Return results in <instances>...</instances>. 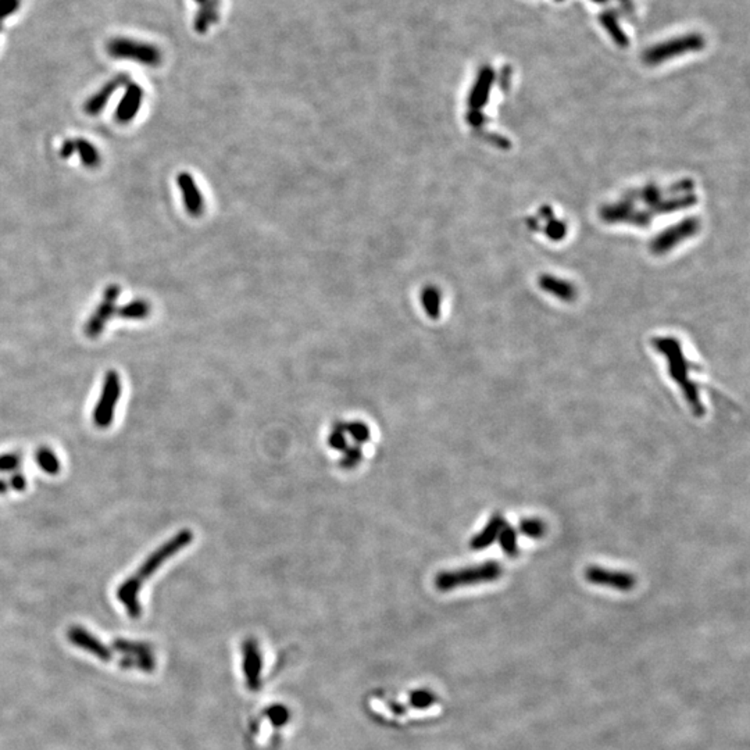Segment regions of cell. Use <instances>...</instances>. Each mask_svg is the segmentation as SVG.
<instances>
[{
  "mask_svg": "<svg viewBox=\"0 0 750 750\" xmlns=\"http://www.w3.org/2000/svg\"><path fill=\"white\" fill-rule=\"evenodd\" d=\"M421 303L425 310V313L432 318L437 320L441 315V294L434 287H427L421 294Z\"/></svg>",
  "mask_w": 750,
  "mask_h": 750,
  "instance_id": "obj_23",
  "label": "cell"
},
{
  "mask_svg": "<svg viewBox=\"0 0 750 750\" xmlns=\"http://www.w3.org/2000/svg\"><path fill=\"white\" fill-rule=\"evenodd\" d=\"M697 228H699V221L693 219L675 225L671 229L657 236V239L652 243V250L659 254L666 253L669 252V249H671L676 243H679L682 239L692 236L697 231Z\"/></svg>",
  "mask_w": 750,
  "mask_h": 750,
  "instance_id": "obj_15",
  "label": "cell"
},
{
  "mask_svg": "<svg viewBox=\"0 0 750 750\" xmlns=\"http://www.w3.org/2000/svg\"><path fill=\"white\" fill-rule=\"evenodd\" d=\"M20 463H21V457L17 453L1 454L0 456V471H3V472L14 471V470H17L20 467Z\"/></svg>",
  "mask_w": 750,
  "mask_h": 750,
  "instance_id": "obj_28",
  "label": "cell"
},
{
  "mask_svg": "<svg viewBox=\"0 0 750 750\" xmlns=\"http://www.w3.org/2000/svg\"><path fill=\"white\" fill-rule=\"evenodd\" d=\"M111 649L113 652H118L125 657L134 659L138 663L139 670L144 673H151L156 669V659L151 646L146 642L117 638L113 641Z\"/></svg>",
  "mask_w": 750,
  "mask_h": 750,
  "instance_id": "obj_9",
  "label": "cell"
},
{
  "mask_svg": "<svg viewBox=\"0 0 750 750\" xmlns=\"http://www.w3.org/2000/svg\"><path fill=\"white\" fill-rule=\"evenodd\" d=\"M706 41L700 34L692 32L682 36H678L674 39L666 41L663 43H659L653 48H649L643 53V62L649 66L660 64L671 57H676L685 53L690 52H699L704 48Z\"/></svg>",
  "mask_w": 750,
  "mask_h": 750,
  "instance_id": "obj_5",
  "label": "cell"
},
{
  "mask_svg": "<svg viewBox=\"0 0 750 750\" xmlns=\"http://www.w3.org/2000/svg\"><path fill=\"white\" fill-rule=\"evenodd\" d=\"M121 295V288L117 284L109 285L104 292L102 301L97 304L95 311L90 314L85 324V335L89 338H97L109 324V321L116 315L117 300Z\"/></svg>",
  "mask_w": 750,
  "mask_h": 750,
  "instance_id": "obj_7",
  "label": "cell"
},
{
  "mask_svg": "<svg viewBox=\"0 0 750 750\" xmlns=\"http://www.w3.org/2000/svg\"><path fill=\"white\" fill-rule=\"evenodd\" d=\"M75 153L86 168H97L102 164V156L97 148L83 138H74Z\"/></svg>",
  "mask_w": 750,
  "mask_h": 750,
  "instance_id": "obj_18",
  "label": "cell"
},
{
  "mask_svg": "<svg viewBox=\"0 0 750 750\" xmlns=\"http://www.w3.org/2000/svg\"><path fill=\"white\" fill-rule=\"evenodd\" d=\"M21 0H0V21L8 18L20 8Z\"/></svg>",
  "mask_w": 750,
  "mask_h": 750,
  "instance_id": "obj_29",
  "label": "cell"
},
{
  "mask_svg": "<svg viewBox=\"0 0 750 750\" xmlns=\"http://www.w3.org/2000/svg\"><path fill=\"white\" fill-rule=\"evenodd\" d=\"M600 24L603 25V28L607 31V34L610 35V38L613 39V42L620 46V48H628L629 46V38L628 35L622 31L620 22H618V17L615 15L614 11L611 10H604L599 14Z\"/></svg>",
  "mask_w": 750,
  "mask_h": 750,
  "instance_id": "obj_17",
  "label": "cell"
},
{
  "mask_svg": "<svg viewBox=\"0 0 750 750\" xmlns=\"http://www.w3.org/2000/svg\"><path fill=\"white\" fill-rule=\"evenodd\" d=\"M498 540H499L500 547L505 552V554H507L510 557L519 556V553H520L519 538H517V531H516L514 526H512L509 523L505 525L502 528L500 533H499Z\"/></svg>",
  "mask_w": 750,
  "mask_h": 750,
  "instance_id": "obj_21",
  "label": "cell"
},
{
  "mask_svg": "<svg viewBox=\"0 0 750 750\" xmlns=\"http://www.w3.org/2000/svg\"><path fill=\"white\" fill-rule=\"evenodd\" d=\"M345 423H336L332 428V432L328 437V444L331 448L336 450H345L348 448L345 438Z\"/></svg>",
  "mask_w": 750,
  "mask_h": 750,
  "instance_id": "obj_26",
  "label": "cell"
},
{
  "mask_svg": "<svg viewBox=\"0 0 750 750\" xmlns=\"http://www.w3.org/2000/svg\"><path fill=\"white\" fill-rule=\"evenodd\" d=\"M585 578L594 585L613 588L621 592H629L636 587V578L627 571H615L599 566H589L585 570Z\"/></svg>",
  "mask_w": 750,
  "mask_h": 750,
  "instance_id": "obj_8",
  "label": "cell"
},
{
  "mask_svg": "<svg viewBox=\"0 0 750 750\" xmlns=\"http://www.w3.org/2000/svg\"><path fill=\"white\" fill-rule=\"evenodd\" d=\"M510 75H512V69L509 66L503 67V71H502V78H500V86L502 89H507L509 86V82H510Z\"/></svg>",
  "mask_w": 750,
  "mask_h": 750,
  "instance_id": "obj_33",
  "label": "cell"
},
{
  "mask_svg": "<svg viewBox=\"0 0 750 750\" xmlns=\"http://www.w3.org/2000/svg\"><path fill=\"white\" fill-rule=\"evenodd\" d=\"M592 1H595V3H599V4H603V3H607L608 0H592Z\"/></svg>",
  "mask_w": 750,
  "mask_h": 750,
  "instance_id": "obj_35",
  "label": "cell"
},
{
  "mask_svg": "<svg viewBox=\"0 0 750 750\" xmlns=\"http://www.w3.org/2000/svg\"><path fill=\"white\" fill-rule=\"evenodd\" d=\"M192 540H193V532L191 529H182L177 532L174 536H171L167 542H164L150 554L132 577H130L120 585L116 596L123 603V606L125 607L131 618L138 620L142 615L139 592L142 589L144 582L150 578L170 557L175 556L182 549L189 546Z\"/></svg>",
  "mask_w": 750,
  "mask_h": 750,
  "instance_id": "obj_1",
  "label": "cell"
},
{
  "mask_svg": "<svg viewBox=\"0 0 750 750\" xmlns=\"http://www.w3.org/2000/svg\"><path fill=\"white\" fill-rule=\"evenodd\" d=\"M74 153V139H73V138H69V139H66V141L63 142V145H62V148H60L59 154H60V157H63V158H70Z\"/></svg>",
  "mask_w": 750,
  "mask_h": 750,
  "instance_id": "obj_31",
  "label": "cell"
},
{
  "mask_svg": "<svg viewBox=\"0 0 750 750\" xmlns=\"http://www.w3.org/2000/svg\"><path fill=\"white\" fill-rule=\"evenodd\" d=\"M506 524L507 521L500 513H493L488 524L485 525L475 536L471 538L470 549L479 552V550L489 547L495 540H498L502 528Z\"/></svg>",
  "mask_w": 750,
  "mask_h": 750,
  "instance_id": "obj_16",
  "label": "cell"
},
{
  "mask_svg": "<svg viewBox=\"0 0 750 750\" xmlns=\"http://www.w3.org/2000/svg\"><path fill=\"white\" fill-rule=\"evenodd\" d=\"M540 287L543 291L553 294L554 296L563 300H573L575 298V289L568 282L556 280L553 277H542L540 278Z\"/></svg>",
  "mask_w": 750,
  "mask_h": 750,
  "instance_id": "obj_20",
  "label": "cell"
},
{
  "mask_svg": "<svg viewBox=\"0 0 750 750\" xmlns=\"http://www.w3.org/2000/svg\"><path fill=\"white\" fill-rule=\"evenodd\" d=\"M35 460H36V464L49 475H56L59 474L62 465H60V461L57 458V456L55 454V451L49 448H39L35 453Z\"/></svg>",
  "mask_w": 750,
  "mask_h": 750,
  "instance_id": "obj_22",
  "label": "cell"
},
{
  "mask_svg": "<svg viewBox=\"0 0 750 750\" xmlns=\"http://www.w3.org/2000/svg\"><path fill=\"white\" fill-rule=\"evenodd\" d=\"M556 1H563V0H556Z\"/></svg>",
  "mask_w": 750,
  "mask_h": 750,
  "instance_id": "obj_36",
  "label": "cell"
},
{
  "mask_svg": "<svg viewBox=\"0 0 750 750\" xmlns=\"http://www.w3.org/2000/svg\"><path fill=\"white\" fill-rule=\"evenodd\" d=\"M130 82H131V78H130V75L125 74V73H121V74L113 76L110 81H107L96 93H93L85 102L83 111L88 116L100 114L104 110L106 104L110 102V99L114 95V92L118 90L123 86H127Z\"/></svg>",
  "mask_w": 750,
  "mask_h": 750,
  "instance_id": "obj_11",
  "label": "cell"
},
{
  "mask_svg": "<svg viewBox=\"0 0 750 750\" xmlns=\"http://www.w3.org/2000/svg\"><path fill=\"white\" fill-rule=\"evenodd\" d=\"M121 396V379L114 370L104 375L100 397L93 410V423L99 428H109L114 420L116 406Z\"/></svg>",
  "mask_w": 750,
  "mask_h": 750,
  "instance_id": "obj_6",
  "label": "cell"
},
{
  "mask_svg": "<svg viewBox=\"0 0 750 750\" xmlns=\"http://www.w3.org/2000/svg\"><path fill=\"white\" fill-rule=\"evenodd\" d=\"M622 1H627V0H622Z\"/></svg>",
  "mask_w": 750,
  "mask_h": 750,
  "instance_id": "obj_37",
  "label": "cell"
},
{
  "mask_svg": "<svg viewBox=\"0 0 750 750\" xmlns=\"http://www.w3.org/2000/svg\"><path fill=\"white\" fill-rule=\"evenodd\" d=\"M345 431L350 434V437L357 442V444H364L370 439V428L367 424L362 423V421H352V423H345Z\"/></svg>",
  "mask_w": 750,
  "mask_h": 750,
  "instance_id": "obj_25",
  "label": "cell"
},
{
  "mask_svg": "<svg viewBox=\"0 0 750 750\" xmlns=\"http://www.w3.org/2000/svg\"><path fill=\"white\" fill-rule=\"evenodd\" d=\"M566 233V225L563 223H553V224L549 225V236L553 238V239H560L563 238V235Z\"/></svg>",
  "mask_w": 750,
  "mask_h": 750,
  "instance_id": "obj_32",
  "label": "cell"
},
{
  "mask_svg": "<svg viewBox=\"0 0 750 750\" xmlns=\"http://www.w3.org/2000/svg\"><path fill=\"white\" fill-rule=\"evenodd\" d=\"M177 184L182 195L185 210L192 217H199L203 213L205 202H203V196L196 181L189 172H181L177 177Z\"/></svg>",
  "mask_w": 750,
  "mask_h": 750,
  "instance_id": "obj_13",
  "label": "cell"
},
{
  "mask_svg": "<svg viewBox=\"0 0 750 750\" xmlns=\"http://www.w3.org/2000/svg\"><path fill=\"white\" fill-rule=\"evenodd\" d=\"M144 96H145V92H144L142 86L135 83V82H130L125 86V93L121 97V100H120V103H118V106L116 109L114 120L118 124L131 123L137 117L138 111L141 110V106H142V102H144Z\"/></svg>",
  "mask_w": 750,
  "mask_h": 750,
  "instance_id": "obj_12",
  "label": "cell"
},
{
  "mask_svg": "<svg viewBox=\"0 0 750 750\" xmlns=\"http://www.w3.org/2000/svg\"><path fill=\"white\" fill-rule=\"evenodd\" d=\"M495 78H496V73L491 66H484L479 70L477 79L474 82V86L470 92V96H468V106L471 111H479V109H482L486 104Z\"/></svg>",
  "mask_w": 750,
  "mask_h": 750,
  "instance_id": "obj_14",
  "label": "cell"
},
{
  "mask_svg": "<svg viewBox=\"0 0 750 750\" xmlns=\"http://www.w3.org/2000/svg\"><path fill=\"white\" fill-rule=\"evenodd\" d=\"M107 53L113 59L132 60L146 67H157L163 60L161 52L154 45L124 36L109 41Z\"/></svg>",
  "mask_w": 750,
  "mask_h": 750,
  "instance_id": "obj_4",
  "label": "cell"
},
{
  "mask_svg": "<svg viewBox=\"0 0 750 750\" xmlns=\"http://www.w3.org/2000/svg\"><path fill=\"white\" fill-rule=\"evenodd\" d=\"M67 638L74 646L93 655L96 659L104 663H109L114 659L111 648L106 646L99 638H96L93 634L79 625H73L69 628Z\"/></svg>",
  "mask_w": 750,
  "mask_h": 750,
  "instance_id": "obj_10",
  "label": "cell"
},
{
  "mask_svg": "<svg viewBox=\"0 0 750 750\" xmlns=\"http://www.w3.org/2000/svg\"><path fill=\"white\" fill-rule=\"evenodd\" d=\"M10 485L15 491H24L27 488V479H25V477L22 474L15 472L10 478Z\"/></svg>",
  "mask_w": 750,
  "mask_h": 750,
  "instance_id": "obj_30",
  "label": "cell"
},
{
  "mask_svg": "<svg viewBox=\"0 0 750 750\" xmlns=\"http://www.w3.org/2000/svg\"><path fill=\"white\" fill-rule=\"evenodd\" d=\"M151 307L146 300L135 299L117 307L116 315L123 320H145L149 317Z\"/></svg>",
  "mask_w": 750,
  "mask_h": 750,
  "instance_id": "obj_19",
  "label": "cell"
},
{
  "mask_svg": "<svg viewBox=\"0 0 750 750\" xmlns=\"http://www.w3.org/2000/svg\"><path fill=\"white\" fill-rule=\"evenodd\" d=\"M362 458H363V451L359 446L346 448L343 450V457L339 464L342 468L350 470V468H355L362 461Z\"/></svg>",
  "mask_w": 750,
  "mask_h": 750,
  "instance_id": "obj_27",
  "label": "cell"
},
{
  "mask_svg": "<svg viewBox=\"0 0 750 750\" xmlns=\"http://www.w3.org/2000/svg\"><path fill=\"white\" fill-rule=\"evenodd\" d=\"M502 574H503L502 566L498 561L488 560L486 563L471 566V567L442 571L437 574L434 584L438 591L449 592L457 588L496 581L502 577Z\"/></svg>",
  "mask_w": 750,
  "mask_h": 750,
  "instance_id": "obj_3",
  "label": "cell"
},
{
  "mask_svg": "<svg viewBox=\"0 0 750 750\" xmlns=\"http://www.w3.org/2000/svg\"><path fill=\"white\" fill-rule=\"evenodd\" d=\"M520 532L532 539H540L547 532V525L540 519H524L519 525Z\"/></svg>",
  "mask_w": 750,
  "mask_h": 750,
  "instance_id": "obj_24",
  "label": "cell"
},
{
  "mask_svg": "<svg viewBox=\"0 0 750 750\" xmlns=\"http://www.w3.org/2000/svg\"><path fill=\"white\" fill-rule=\"evenodd\" d=\"M7 491V484L0 479V493H4Z\"/></svg>",
  "mask_w": 750,
  "mask_h": 750,
  "instance_id": "obj_34",
  "label": "cell"
},
{
  "mask_svg": "<svg viewBox=\"0 0 750 750\" xmlns=\"http://www.w3.org/2000/svg\"><path fill=\"white\" fill-rule=\"evenodd\" d=\"M653 346L657 352L667 357L670 376L679 385L692 413L696 417H703L706 414V409L700 399L699 386L689 378V371L695 370L696 364L685 357L682 348L675 338H656L653 341Z\"/></svg>",
  "mask_w": 750,
  "mask_h": 750,
  "instance_id": "obj_2",
  "label": "cell"
}]
</instances>
